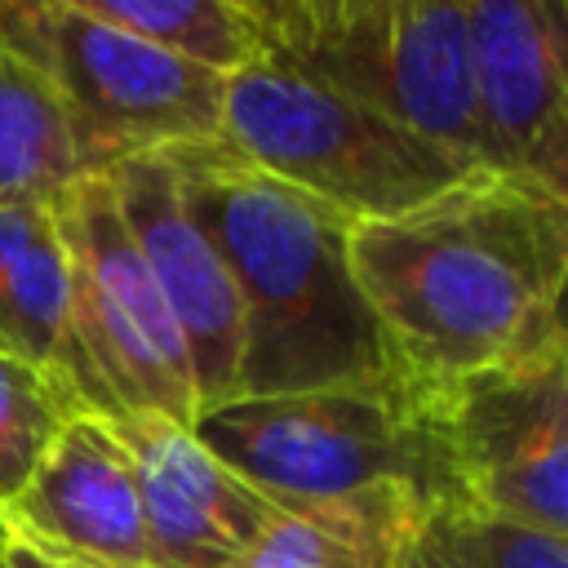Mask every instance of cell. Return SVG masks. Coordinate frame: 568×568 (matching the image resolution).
<instances>
[{"label": "cell", "mask_w": 568, "mask_h": 568, "mask_svg": "<svg viewBox=\"0 0 568 568\" xmlns=\"http://www.w3.org/2000/svg\"><path fill=\"white\" fill-rule=\"evenodd\" d=\"M351 271L390 364L448 386L528 359L564 333L568 200L493 169L351 226Z\"/></svg>", "instance_id": "obj_1"}, {"label": "cell", "mask_w": 568, "mask_h": 568, "mask_svg": "<svg viewBox=\"0 0 568 568\" xmlns=\"http://www.w3.org/2000/svg\"><path fill=\"white\" fill-rule=\"evenodd\" d=\"M240 302L235 399L399 373L351 271V217L253 169L226 142L169 151Z\"/></svg>", "instance_id": "obj_2"}, {"label": "cell", "mask_w": 568, "mask_h": 568, "mask_svg": "<svg viewBox=\"0 0 568 568\" xmlns=\"http://www.w3.org/2000/svg\"><path fill=\"white\" fill-rule=\"evenodd\" d=\"M191 430L271 501H324L364 488H408L426 506L462 501L448 466L439 390L404 373L231 399L200 413Z\"/></svg>", "instance_id": "obj_3"}, {"label": "cell", "mask_w": 568, "mask_h": 568, "mask_svg": "<svg viewBox=\"0 0 568 568\" xmlns=\"http://www.w3.org/2000/svg\"><path fill=\"white\" fill-rule=\"evenodd\" d=\"M217 142L351 222L395 217L479 169L266 53L222 80Z\"/></svg>", "instance_id": "obj_4"}, {"label": "cell", "mask_w": 568, "mask_h": 568, "mask_svg": "<svg viewBox=\"0 0 568 568\" xmlns=\"http://www.w3.org/2000/svg\"><path fill=\"white\" fill-rule=\"evenodd\" d=\"M244 4L257 27V53L479 164L462 0Z\"/></svg>", "instance_id": "obj_5"}, {"label": "cell", "mask_w": 568, "mask_h": 568, "mask_svg": "<svg viewBox=\"0 0 568 568\" xmlns=\"http://www.w3.org/2000/svg\"><path fill=\"white\" fill-rule=\"evenodd\" d=\"M0 49L53 89L80 178L222 133V80L102 18L80 0H0Z\"/></svg>", "instance_id": "obj_6"}, {"label": "cell", "mask_w": 568, "mask_h": 568, "mask_svg": "<svg viewBox=\"0 0 568 568\" xmlns=\"http://www.w3.org/2000/svg\"><path fill=\"white\" fill-rule=\"evenodd\" d=\"M53 213L67 248L75 395L84 413L195 426L182 333L120 217L106 173L71 182L53 195Z\"/></svg>", "instance_id": "obj_7"}, {"label": "cell", "mask_w": 568, "mask_h": 568, "mask_svg": "<svg viewBox=\"0 0 568 568\" xmlns=\"http://www.w3.org/2000/svg\"><path fill=\"white\" fill-rule=\"evenodd\" d=\"M435 390L457 497L568 541V342Z\"/></svg>", "instance_id": "obj_8"}, {"label": "cell", "mask_w": 568, "mask_h": 568, "mask_svg": "<svg viewBox=\"0 0 568 568\" xmlns=\"http://www.w3.org/2000/svg\"><path fill=\"white\" fill-rule=\"evenodd\" d=\"M479 169L568 200V9L564 0H462Z\"/></svg>", "instance_id": "obj_9"}, {"label": "cell", "mask_w": 568, "mask_h": 568, "mask_svg": "<svg viewBox=\"0 0 568 568\" xmlns=\"http://www.w3.org/2000/svg\"><path fill=\"white\" fill-rule=\"evenodd\" d=\"M106 182L182 333L195 382V417L231 404L240 382V302L226 262L182 200L169 151L111 164Z\"/></svg>", "instance_id": "obj_10"}, {"label": "cell", "mask_w": 568, "mask_h": 568, "mask_svg": "<svg viewBox=\"0 0 568 568\" xmlns=\"http://www.w3.org/2000/svg\"><path fill=\"white\" fill-rule=\"evenodd\" d=\"M142 497L151 568H226L271 524L275 501L240 479L191 426L164 417H115Z\"/></svg>", "instance_id": "obj_11"}, {"label": "cell", "mask_w": 568, "mask_h": 568, "mask_svg": "<svg viewBox=\"0 0 568 568\" xmlns=\"http://www.w3.org/2000/svg\"><path fill=\"white\" fill-rule=\"evenodd\" d=\"M4 524L93 568H151L133 462L98 413H75L58 430Z\"/></svg>", "instance_id": "obj_12"}, {"label": "cell", "mask_w": 568, "mask_h": 568, "mask_svg": "<svg viewBox=\"0 0 568 568\" xmlns=\"http://www.w3.org/2000/svg\"><path fill=\"white\" fill-rule=\"evenodd\" d=\"M0 346L18 351L75 395L71 280L53 200L0 204Z\"/></svg>", "instance_id": "obj_13"}, {"label": "cell", "mask_w": 568, "mask_h": 568, "mask_svg": "<svg viewBox=\"0 0 568 568\" xmlns=\"http://www.w3.org/2000/svg\"><path fill=\"white\" fill-rule=\"evenodd\" d=\"M422 510L426 501L408 488L275 501L271 524L226 568H399Z\"/></svg>", "instance_id": "obj_14"}, {"label": "cell", "mask_w": 568, "mask_h": 568, "mask_svg": "<svg viewBox=\"0 0 568 568\" xmlns=\"http://www.w3.org/2000/svg\"><path fill=\"white\" fill-rule=\"evenodd\" d=\"M71 182H80V164L53 89L0 49V204L53 200Z\"/></svg>", "instance_id": "obj_15"}, {"label": "cell", "mask_w": 568, "mask_h": 568, "mask_svg": "<svg viewBox=\"0 0 568 568\" xmlns=\"http://www.w3.org/2000/svg\"><path fill=\"white\" fill-rule=\"evenodd\" d=\"M93 18L213 75L257 58V27L244 0H80Z\"/></svg>", "instance_id": "obj_16"}, {"label": "cell", "mask_w": 568, "mask_h": 568, "mask_svg": "<svg viewBox=\"0 0 568 568\" xmlns=\"http://www.w3.org/2000/svg\"><path fill=\"white\" fill-rule=\"evenodd\" d=\"M399 568H568V541L466 501L426 506Z\"/></svg>", "instance_id": "obj_17"}, {"label": "cell", "mask_w": 568, "mask_h": 568, "mask_svg": "<svg viewBox=\"0 0 568 568\" xmlns=\"http://www.w3.org/2000/svg\"><path fill=\"white\" fill-rule=\"evenodd\" d=\"M75 413L84 408L58 377L0 346V515Z\"/></svg>", "instance_id": "obj_18"}, {"label": "cell", "mask_w": 568, "mask_h": 568, "mask_svg": "<svg viewBox=\"0 0 568 568\" xmlns=\"http://www.w3.org/2000/svg\"><path fill=\"white\" fill-rule=\"evenodd\" d=\"M0 559H4V568H93V564H80L71 555H58V550L40 546L36 537H22V532H9Z\"/></svg>", "instance_id": "obj_19"}, {"label": "cell", "mask_w": 568, "mask_h": 568, "mask_svg": "<svg viewBox=\"0 0 568 568\" xmlns=\"http://www.w3.org/2000/svg\"><path fill=\"white\" fill-rule=\"evenodd\" d=\"M0 568H4V559H0Z\"/></svg>", "instance_id": "obj_20"}]
</instances>
